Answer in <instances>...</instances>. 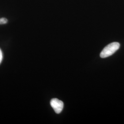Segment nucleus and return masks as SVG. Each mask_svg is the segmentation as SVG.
Wrapping results in <instances>:
<instances>
[{
    "label": "nucleus",
    "instance_id": "f257e3e1",
    "mask_svg": "<svg viewBox=\"0 0 124 124\" xmlns=\"http://www.w3.org/2000/svg\"><path fill=\"white\" fill-rule=\"evenodd\" d=\"M120 44L117 42H112L107 45L102 50L100 53V57L102 58H106L112 55L119 49Z\"/></svg>",
    "mask_w": 124,
    "mask_h": 124
},
{
    "label": "nucleus",
    "instance_id": "f03ea898",
    "mask_svg": "<svg viewBox=\"0 0 124 124\" xmlns=\"http://www.w3.org/2000/svg\"><path fill=\"white\" fill-rule=\"evenodd\" d=\"M50 104L53 108L55 112L57 114H60L63 108V103L62 101L57 98H53L51 100Z\"/></svg>",
    "mask_w": 124,
    "mask_h": 124
},
{
    "label": "nucleus",
    "instance_id": "7ed1b4c3",
    "mask_svg": "<svg viewBox=\"0 0 124 124\" xmlns=\"http://www.w3.org/2000/svg\"><path fill=\"white\" fill-rule=\"evenodd\" d=\"M8 22V19L6 18H0V24H5Z\"/></svg>",
    "mask_w": 124,
    "mask_h": 124
},
{
    "label": "nucleus",
    "instance_id": "20e7f679",
    "mask_svg": "<svg viewBox=\"0 0 124 124\" xmlns=\"http://www.w3.org/2000/svg\"><path fill=\"white\" fill-rule=\"evenodd\" d=\"M3 59V54H2V52L1 50V49L0 48V64L1 63V62H2Z\"/></svg>",
    "mask_w": 124,
    "mask_h": 124
}]
</instances>
